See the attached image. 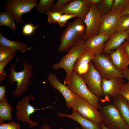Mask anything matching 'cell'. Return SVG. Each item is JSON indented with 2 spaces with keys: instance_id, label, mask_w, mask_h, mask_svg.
Instances as JSON below:
<instances>
[{
  "instance_id": "5b68a950",
  "label": "cell",
  "mask_w": 129,
  "mask_h": 129,
  "mask_svg": "<svg viewBox=\"0 0 129 129\" xmlns=\"http://www.w3.org/2000/svg\"><path fill=\"white\" fill-rule=\"evenodd\" d=\"M92 61L102 78L110 80L116 77L123 78L121 71L113 64L109 56L103 53L96 55Z\"/></svg>"
},
{
  "instance_id": "d4e9b609",
  "label": "cell",
  "mask_w": 129,
  "mask_h": 129,
  "mask_svg": "<svg viewBox=\"0 0 129 129\" xmlns=\"http://www.w3.org/2000/svg\"><path fill=\"white\" fill-rule=\"evenodd\" d=\"M72 22L78 37L80 39L83 38L86 30V27L83 20L77 17L76 19Z\"/></svg>"
},
{
  "instance_id": "ab89813d",
  "label": "cell",
  "mask_w": 129,
  "mask_h": 129,
  "mask_svg": "<svg viewBox=\"0 0 129 129\" xmlns=\"http://www.w3.org/2000/svg\"><path fill=\"white\" fill-rule=\"evenodd\" d=\"M120 71L123 75V78L126 79L129 82V69L128 68Z\"/></svg>"
},
{
  "instance_id": "4fadbf2b",
  "label": "cell",
  "mask_w": 129,
  "mask_h": 129,
  "mask_svg": "<svg viewBox=\"0 0 129 129\" xmlns=\"http://www.w3.org/2000/svg\"><path fill=\"white\" fill-rule=\"evenodd\" d=\"M59 38L60 44L58 51L59 52H67L80 39L76 35L72 22L67 23Z\"/></svg>"
},
{
  "instance_id": "3957f363",
  "label": "cell",
  "mask_w": 129,
  "mask_h": 129,
  "mask_svg": "<svg viewBox=\"0 0 129 129\" xmlns=\"http://www.w3.org/2000/svg\"><path fill=\"white\" fill-rule=\"evenodd\" d=\"M64 84L73 93L83 98L97 109L100 108L99 98L91 92L81 76L76 72L73 70L69 79Z\"/></svg>"
},
{
  "instance_id": "f35d334b",
  "label": "cell",
  "mask_w": 129,
  "mask_h": 129,
  "mask_svg": "<svg viewBox=\"0 0 129 129\" xmlns=\"http://www.w3.org/2000/svg\"><path fill=\"white\" fill-rule=\"evenodd\" d=\"M6 92V88L5 86H0V101L3 100L5 97Z\"/></svg>"
},
{
  "instance_id": "83f0119b",
  "label": "cell",
  "mask_w": 129,
  "mask_h": 129,
  "mask_svg": "<svg viewBox=\"0 0 129 129\" xmlns=\"http://www.w3.org/2000/svg\"><path fill=\"white\" fill-rule=\"evenodd\" d=\"M129 28V14L121 15L118 21V32H121Z\"/></svg>"
},
{
  "instance_id": "ac0fdd59",
  "label": "cell",
  "mask_w": 129,
  "mask_h": 129,
  "mask_svg": "<svg viewBox=\"0 0 129 129\" xmlns=\"http://www.w3.org/2000/svg\"><path fill=\"white\" fill-rule=\"evenodd\" d=\"M128 35L126 30L117 32L112 36L105 43L103 53L110 54L112 50L116 49L121 45L127 39Z\"/></svg>"
},
{
  "instance_id": "f1b7e54d",
  "label": "cell",
  "mask_w": 129,
  "mask_h": 129,
  "mask_svg": "<svg viewBox=\"0 0 129 129\" xmlns=\"http://www.w3.org/2000/svg\"><path fill=\"white\" fill-rule=\"evenodd\" d=\"M129 0H114L110 12L120 13L126 7Z\"/></svg>"
},
{
  "instance_id": "b9f144b4",
  "label": "cell",
  "mask_w": 129,
  "mask_h": 129,
  "mask_svg": "<svg viewBox=\"0 0 129 129\" xmlns=\"http://www.w3.org/2000/svg\"><path fill=\"white\" fill-rule=\"evenodd\" d=\"M121 15L125 14H129V1L125 8L120 13Z\"/></svg>"
},
{
  "instance_id": "f546056e",
  "label": "cell",
  "mask_w": 129,
  "mask_h": 129,
  "mask_svg": "<svg viewBox=\"0 0 129 129\" xmlns=\"http://www.w3.org/2000/svg\"><path fill=\"white\" fill-rule=\"evenodd\" d=\"M113 1L114 0H102L98 9L102 15L110 12Z\"/></svg>"
},
{
  "instance_id": "5bb4252c",
  "label": "cell",
  "mask_w": 129,
  "mask_h": 129,
  "mask_svg": "<svg viewBox=\"0 0 129 129\" xmlns=\"http://www.w3.org/2000/svg\"><path fill=\"white\" fill-rule=\"evenodd\" d=\"M47 80L50 85L59 91L63 96L67 108H71L73 102L78 95L73 93L66 85L61 83L57 79L55 74H50L48 76Z\"/></svg>"
},
{
  "instance_id": "60d3db41",
  "label": "cell",
  "mask_w": 129,
  "mask_h": 129,
  "mask_svg": "<svg viewBox=\"0 0 129 129\" xmlns=\"http://www.w3.org/2000/svg\"><path fill=\"white\" fill-rule=\"evenodd\" d=\"M89 5H94L97 6V5H99L102 0H87Z\"/></svg>"
},
{
  "instance_id": "9a60e30c",
  "label": "cell",
  "mask_w": 129,
  "mask_h": 129,
  "mask_svg": "<svg viewBox=\"0 0 129 129\" xmlns=\"http://www.w3.org/2000/svg\"><path fill=\"white\" fill-rule=\"evenodd\" d=\"M111 36L102 34L93 36L86 40L84 47L85 51H90L95 55L102 54L105 42Z\"/></svg>"
},
{
  "instance_id": "7a4b0ae2",
  "label": "cell",
  "mask_w": 129,
  "mask_h": 129,
  "mask_svg": "<svg viewBox=\"0 0 129 129\" xmlns=\"http://www.w3.org/2000/svg\"><path fill=\"white\" fill-rule=\"evenodd\" d=\"M86 41L83 38L79 40L69 49L66 55L62 57L59 62L53 65L52 68L53 70H56L61 68L65 70L66 75L63 84H64L70 77L76 61L85 52L84 47Z\"/></svg>"
},
{
  "instance_id": "8992f818",
  "label": "cell",
  "mask_w": 129,
  "mask_h": 129,
  "mask_svg": "<svg viewBox=\"0 0 129 129\" xmlns=\"http://www.w3.org/2000/svg\"><path fill=\"white\" fill-rule=\"evenodd\" d=\"M33 93L30 96H27L19 101H18L16 105V120L21 121L25 125L28 124L30 127L32 128L37 127L39 125L38 122H35L31 120L30 116L36 111L43 110L50 107L45 108L38 109L35 108L29 103L30 101L32 98Z\"/></svg>"
},
{
  "instance_id": "8d00e7d4",
  "label": "cell",
  "mask_w": 129,
  "mask_h": 129,
  "mask_svg": "<svg viewBox=\"0 0 129 129\" xmlns=\"http://www.w3.org/2000/svg\"><path fill=\"white\" fill-rule=\"evenodd\" d=\"M71 0H58L54 5L51 10L53 11H58L65 4Z\"/></svg>"
},
{
  "instance_id": "9c48e42d",
  "label": "cell",
  "mask_w": 129,
  "mask_h": 129,
  "mask_svg": "<svg viewBox=\"0 0 129 129\" xmlns=\"http://www.w3.org/2000/svg\"><path fill=\"white\" fill-rule=\"evenodd\" d=\"M81 76L92 93L99 98L103 95L101 87L102 78L92 60L89 63L87 71Z\"/></svg>"
},
{
  "instance_id": "6da1fadb",
  "label": "cell",
  "mask_w": 129,
  "mask_h": 129,
  "mask_svg": "<svg viewBox=\"0 0 129 129\" xmlns=\"http://www.w3.org/2000/svg\"><path fill=\"white\" fill-rule=\"evenodd\" d=\"M17 61L15 64H11L7 68L9 72L7 77L8 81L12 83H16V88L12 94L17 98L25 93L29 86L32 84L30 80L33 76L32 65L25 61L22 63L23 66V70L16 71L15 67Z\"/></svg>"
},
{
  "instance_id": "7402d4cb",
  "label": "cell",
  "mask_w": 129,
  "mask_h": 129,
  "mask_svg": "<svg viewBox=\"0 0 129 129\" xmlns=\"http://www.w3.org/2000/svg\"><path fill=\"white\" fill-rule=\"evenodd\" d=\"M0 46L7 47L16 50H20L25 52L30 49L28 47L26 43H23L19 41H16L9 40L5 37L0 32Z\"/></svg>"
},
{
  "instance_id": "1f68e13d",
  "label": "cell",
  "mask_w": 129,
  "mask_h": 129,
  "mask_svg": "<svg viewBox=\"0 0 129 129\" xmlns=\"http://www.w3.org/2000/svg\"><path fill=\"white\" fill-rule=\"evenodd\" d=\"M14 56H11L6 60L0 62V82L5 79V77L8 76L4 68L7 64L14 57Z\"/></svg>"
},
{
  "instance_id": "8fae6325",
  "label": "cell",
  "mask_w": 129,
  "mask_h": 129,
  "mask_svg": "<svg viewBox=\"0 0 129 129\" xmlns=\"http://www.w3.org/2000/svg\"><path fill=\"white\" fill-rule=\"evenodd\" d=\"M90 10V5L87 0H71L59 11L62 14L75 15L84 21Z\"/></svg>"
},
{
  "instance_id": "f6af8a7d",
  "label": "cell",
  "mask_w": 129,
  "mask_h": 129,
  "mask_svg": "<svg viewBox=\"0 0 129 129\" xmlns=\"http://www.w3.org/2000/svg\"><path fill=\"white\" fill-rule=\"evenodd\" d=\"M126 40L129 41V34H128V36Z\"/></svg>"
},
{
  "instance_id": "484cf974",
  "label": "cell",
  "mask_w": 129,
  "mask_h": 129,
  "mask_svg": "<svg viewBox=\"0 0 129 129\" xmlns=\"http://www.w3.org/2000/svg\"><path fill=\"white\" fill-rule=\"evenodd\" d=\"M55 2L54 0H40L36 6V10L41 14L46 13L51 11Z\"/></svg>"
},
{
  "instance_id": "e0dca14e",
  "label": "cell",
  "mask_w": 129,
  "mask_h": 129,
  "mask_svg": "<svg viewBox=\"0 0 129 129\" xmlns=\"http://www.w3.org/2000/svg\"><path fill=\"white\" fill-rule=\"evenodd\" d=\"M71 114L58 112V116L60 117H66L77 122L81 126V129H102L101 124L83 117L76 111L72 110Z\"/></svg>"
},
{
  "instance_id": "603a6c76",
  "label": "cell",
  "mask_w": 129,
  "mask_h": 129,
  "mask_svg": "<svg viewBox=\"0 0 129 129\" xmlns=\"http://www.w3.org/2000/svg\"><path fill=\"white\" fill-rule=\"evenodd\" d=\"M6 97L0 101V124H4V121L13 120L12 113L13 108L8 102Z\"/></svg>"
},
{
  "instance_id": "2e32d148",
  "label": "cell",
  "mask_w": 129,
  "mask_h": 129,
  "mask_svg": "<svg viewBox=\"0 0 129 129\" xmlns=\"http://www.w3.org/2000/svg\"><path fill=\"white\" fill-rule=\"evenodd\" d=\"M124 83L123 78L116 77L110 80L102 78L101 87L103 95L114 98L118 94Z\"/></svg>"
},
{
  "instance_id": "74e56055",
  "label": "cell",
  "mask_w": 129,
  "mask_h": 129,
  "mask_svg": "<svg viewBox=\"0 0 129 129\" xmlns=\"http://www.w3.org/2000/svg\"><path fill=\"white\" fill-rule=\"evenodd\" d=\"M122 45L129 62V41L125 40Z\"/></svg>"
},
{
  "instance_id": "7c38bea8",
  "label": "cell",
  "mask_w": 129,
  "mask_h": 129,
  "mask_svg": "<svg viewBox=\"0 0 129 129\" xmlns=\"http://www.w3.org/2000/svg\"><path fill=\"white\" fill-rule=\"evenodd\" d=\"M120 13L109 12L102 15L101 23L97 34L112 36L118 32V21Z\"/></svg>"
},
{
  "instance_id": "4dcf8cb0",
  "label": "cell",
  "mask_w": 129,
  "mask_h": 129,
  "mask_svg": "<svg viewBox=\"0 0 129 129\" xmlns=\"http://www.w3.org/2000/svg\"><path fill=\"white\" fill-rule=\"evenodd\" d=\"M48 16V22L50 23H58L61 15V13L58 11H49L46 13Z\"/></svg>"
},
{
  "instance_id": "ee69618b",
  "label": "cell",
  "mask_w": 129,
  "mask_h": 129,
  "mask_svg": "<svg viewBox=\"0 0 129 129\" xmlns=\"http://www.w3.org/2000/svg\"><path fill=\"white\" fill-rule=\"evenodd\" d=\"M101 126L102 129H108L104 125L103 122L101 124Z\"/></svg>"
},
{
  "instance_id": "d6a6232c",
  "label": "cell",
  "mask_w": 129,
  "mask_h": 129,
  "mask_svg": "<svg viewBox=\"0 0 129 129\" xmlns=\"http://www.w3.org/2000/svg\"><path fill=\"white\" fill-rule=\"evenodd\" d=\"M77 16L74 14H63L60 17L58 24L61 27H62L65 26L66 23L69 20Z\"/></svg>"
},
{
  "instance_id": "ffe728a7",
  "label": "cell",
  "mask_w": 129,
  "mask_h": 129,
  "mask_svg": "<svg viewBox=\"0 0 129 129\" xmlns=\"http://www.w3.org/2000/svg\"><path fill=\"white\" fill-rule=\"evenodd\" d=\"M110 54L109 56L113 64L120 71L128 68L129 62L122 45Z\"/></svg>"
},
{
  "instance_id": "e575fe53",
  "label": "cell",
  "mask_w": 129,
  "mask_h": 129,
  "mask_svg": "<svg viewBox=\"0 0 129 129\" xmlns=\"http://www.w3.org/2000/svg\"><path fill=\"white\" fill-rule=\"evenodd\" d=\"M32 24L27 23L24 26L22 30L23 34L26 35H29L32 34L34 31L36 27Z\"/></svg>"
},
{
  "instance_id": "bcb514c9",
  "label": "cell",
  "mask_w": 129,
  "mask_h": 129,
  "mask_svg": "<svg viewBox=\"0 0 129 129\" xmlns=\"http://www.w3.org/2000/svg\"><path fill=\"white\" fill-rule=\"evenodd\" d=\"M128 34H129V28L126 30Z\"/></svg>"
},
{
  "instance_id": "277c9868",
  "label": "cell",
  "mask_w": 129,
  "mask_h": 129,
  "mask_svg": "<svg viewBox=\"0 0 129 129\" xmlns=\"http://www.w3.org/2000/svg\"><path fill=\"white\" fill-rule=\"evenodd\" d=\"M99 109L102 122L108 129H129L113 104L100 106Z\"/></svg>"
},
{
  "instance_id": "cb8c5ba5",
  "label": "cell",
  "mask_w": 129,
  "mask_h": 129,
  "mask_svg": "<svg viewBox=\"0 0 129 129\" xmlns=\"http://www.w3.org/2000/svg\"><path fill=\"white\" fill-rule=\"evenodd\" d=\"M15 20L13 15L5 11L0 13V26H6L9 27L14 32L16 29L15 23Z\"/></svg>"
},
{
  "instance_id": "4316f807",
  "label": "cell",
  "mask_w": 129,
  "mask_h": 129,
  "mask_svg": "<svg viewBox=\"0 0 129 129\" xmlns=\"http://www.w3.org/2000/svg\"><path fill=\"white\" fill-rule=\"evenodd\" d=\"M16 52V50L15 49L7 47L0 45V62L14 56Z\"/></svg>"
},
{
  "instance_id": "836d02e7",
  "label": "cell",
  "mask_w": 129,
  "mask_h": 129,
  "mask_svg": "<svg viewBox=\"0 0 129 129\" xmlns=\"http://www.w3.org/2000/svg\"><path fill=\"white\" fill-rule=\"evenodd\" d=\"M119 94L122 96L129 102V82L124 83L122 86Z\"/></svg>"
},
{
  "instance_id": "7dc6e473",
  "label": "cell",
  "mask_w": 129,
  "mask_h": 129,
  "mask_svg": "<svg viewBox=\"0 0 129 129\" xmlns=\"http://www.w3.org/2000/svg\"><path fill=\"white\" fill-rule=\"evenodd\" d=\"M74 129H81L79 127L77 126V127H76L74 128Z\"/></svg>"
},
{
  "instance_id": "52a82bcc",
  "label": "cell",
  "mask_w": 129,
  "mask_h": 129,
  "mask_svg": "<svg viewBox=\"0 0 129 129\" xmlns=\"http://www.w3.org/2000/svg\"><path fill=\"white\" fill-rule=\"evenodd\" d=\"M38 0H8L5 1V11L12 14L17 24L23 23L21 18L23 14L30 11L38 4Z\"/></svg>"
},
{
  "instance_id": "30bf717a",
  "label": "cell",
  "mask_w": 129,
  "mask_h": 129,
  "mask_svg": "<svg viewBox=\"0 0 129 129\" xmlns=\"http://www.w3.org/2000/svg\"><path fill=\"white\" fill-rule=\"evenodd\" d=\"M90 6L89 11L83 21L86 27V32L83 38L86 40L97 34L102 16L97 6L94 5Z\"/></svg>"
},
{
  "instance_id": "44dd1931",
  "label": "cell",
  "mask_w": 129,
  "mask_h": 129,
  "mask_svg": "<svg viewBox=\"0 0 129 129\" xmlns=\"http://www.w3.org/2000/svg\"><path fill=\"white\" fill-rule=\"evenodd\" d=\"M113 104L129 126V102L118 94L114 98Z\"/></svg>"
},
{
  "instance_id": "d590c367",
  "label": "cell",
  "mask_w": 129,
  "mask_h": 129,
  "mask_svg": "<svg viewBox=\"0 0 129 129\" xmlns=\"http://www.w3.org/2000/svg\"><path fill=\"white\" fill-rule=\"evenodd\" d=\"M21 126L18 123L11 121L7 123L0 124V129H20Z\"/></svg>"
},
{
  "instance_id": "7bdbcfd3",
  "label": "cell",
  "mask_w": 129,
  "mask_h": 129,
  "mask_svg": "<svg viewBox=\"0 0 129 129\" xmlns=\"http://www.w3.org/2000/svg\"><path fill=\"white\" fill-rule=\"evenodd\" d=\"M39 129H51V128L48 124H44L41 126Z\"/></svg>"
},
{
  "instance_id": "d6986e66",
  "label": "cell",
  "mask_w": 129,
  "mask_h": 129,
  "mask_svg": "<svg viewBox=\"0 0 129 129\" xmlns=\"http://www.w3.org/2000/svg\"><path fill=\"white\" fill-rule=\"evenodd\" d=\"M95 56V55L90 51L84 52L76 61L73 67V70L81 76L87 71L90 62Z\"/></svg>"
},
{
  "instance_id": "ba28073f",
  "label": "cell",
  "mask_w": 129,
  "mask_h": 129,
  "mask_svg": "<svg viewBox=\"0 0 129 129\" xmlns=\"http://www.w3.org/2000/svg\"><path fill=\"white\" fill-rule=\"evenodd\" d=\"M71 108L87 119L100 124L102 122L98 109L81 97L77 96L73 102Z\"/></svg>"
}]
</instances>
